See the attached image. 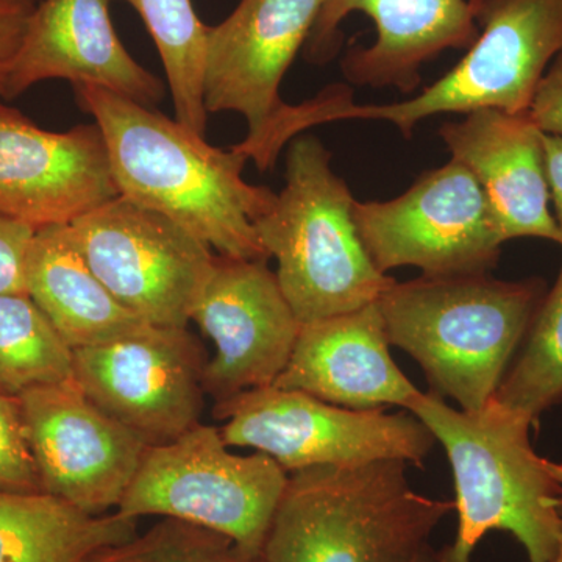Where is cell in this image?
Instances as JSON below:
<instances>
[{
	"label": "cell",
	"instance_id": "7",
	"mask_svg": "<svg viewBox=\"0 0 562 562\" xmlns=\"http://www.w3.org/2000/svg\"><path fill=\"white\" fill-rule=\"evenodd\" d=\"M228 449L220 427L205 424L149 447L116 513L199 525L261 554L290 473L269 454Z\"/></svg>",
	"mask_w": 562,
	"mask_h": 562
},
{
	"label": "cell",
	"instance_id": "18",
	"mask_svg": "<svg viewBox=\"0 0 562 562\" xmlns=\"http://www.w3.org/2000/svg\"><path fill=\"white\" fill-rule=\"evenodd\" d=\"M379 302L303 324L272 386L350 409L406 408L419 390L395 364Z\"/></svg>",
	"mask_w": 562,
	"mask_h": 562
},
{
	"label": "cell",
	"instance_id": "31",
	"mask_svg": "<svg viewBox=\"0 0 562 562\" xmlns=\"http://www.w3.org/2000/svg\"><path fill=\"white\" fill-rule=\"evenodd\" d=\"M543 147H546L550 202L553 203V216L557 221L558 232H560V243L558 244L562 247V136L543 133Z\"/></svg>",
	"mask_w": 562,
	"mask_h": 562
},
{
	"label": "cell",
	"instance_id": "24",
	"mask_svg": "<svg viewBox=\"0 0 562 562\" xmlns=\"http://www.w3.org/2000/svg\"><path fill=\"white\" fill-rule=\"evenodd\" d=\"M492 398L531 422L562 401V268Z\"/></svg>",
	"mask_w": 562,
	"mask_h": 562
},
{
	"label": "cell",
	"instance_id": "8",
	"mask_svg": "<svg viewBox=\"0 0 562 562\" xmlns=\"http://www.w3.org/2000/svg\"><path fill=\"white\" fill-rule=\"evenodd\" d=\"M228 447L269 454L288 473L382 460L424 468L436 439L408 409H350L297 390L266 386L216 403Z\"/></svg>",
	"mask_w": 562,
	"mask_h": 562
},
{
	"label": "cell",
	"instance_id": "29",
	"mask_svg": "<svg viewBox=\"0 0 562 562\" xmlns=\"http://www.w3.org/2000/svg\"><path fill=\"white\" fill-rule=\"evenodd\" d=\"M528 114L546 135L562 136V47L539 81Z\"/></svg>",
	"mask_w": 562,
	"mask_h": 562
},
{
	"label": "cell",
	"instance_id": "30",
	"mask_svg": "<svg viewBox=\"0 0 562 562\" xmlns=\"http://www.w3.org/2000/svg\"><path fill=\"white\" fill-rule=\"evenodd\" d=\"M33 9L18 0H0V98L14 58L24 41Z\"/></svg>",
	"mask_w": 562,
	"mask_h": 562
},
{
	"label": "cell",
	"instance_id": "3",
	"mask_svg": "<svg viewBox=\"0 0 562 562\" xmlns=\"http://www.w3.org/2000/svg\"><path fill=\"white\" fill-rule=\"evenodd\" d=\"M405 409L427 425L452 465L458 531L439 550V562H471L494 530L512 532L528 562H552L562 535V487L532 450V422L494 398L464 412L431 391H419Z\"/></svg>",
	"mask_w": 562,
	"mask_h": 562
},
{
	"label": "cell",
	"instance_id": "19",
	"mask_svg": "<svg viewBox=\"0 0 562 562\" xmlns=\"http://www.w3.org/2000/svg\"><path fill=\"white\" fill-rule=\"evenodd\" d=\"M366 14L375 41L342 60L344 77L357 87L409 94L425 63L447 49H469L479 36L471 0H373Z\"/></svg>",
	"mask_w": 562,
	"mask_h": 562
},
{
	"label": "cell",
	"instance_id": "10",
	"mask_svg": "<svg viewBox=\"0 0 562 562\" xmlns=\"http://www.w3.org/2000/svg\"><path fill=\"white\" fill-rule=\"evenodd\" d=\"M106 290L147 324L187 327L216 255L165 214L117 195L69 224Z\"/></svg>",
	"mask_w": 562,
	"mask_h": 562
},
{
	"label": "cell",
	"instance_id": "33",
	"mask_svg": "<svg viewBox=\"0 0 562 562\" xmlns=\"http://www.w3.org/2000/svg\"><path fill=\"white\" fill-rule=\"evenodd\" d=\"M547 469L552 473L553 479L557 480L558 483L561 484L562 487V464H558V462L547 461Z\"/></svg>",
	"mask_w": 562,
	"mask_h": 562
},
{
	"label": "cell",
	"instance_id": "16",
	"mask_svg": "<svg viewBox=\"0 0 562 562\" xmlns=\"http://www.w3.org/2000/svg\"><path fill=\"white\" fill-rule=\"evenodd\" d=\"M110 0H43L33 9L2 98L14 99L44 80H69L154 106L165 83L143 68L117 38Z\"/></svg>",
	"mask_w": 562,
	"mask_h": 562
},
{
	"label": "cell",
	"instance_id": "27",
	"mask_svg": "<svg viewBox=\"0 0 562 562\" xmlns=\"http://www.w3.org/2000/svg\"><path fill=\"white\" fill-rule=\"evenodd\" d=\"M372 2L373 0H324L319 16L303 47L306 60L313 65L330 63L342 46V22L357 11L368 13Z\"/></svg>",
	"mask_w": 562,
	"mask_h": 562
},
{
	"label": "cell",
	"instance_id": "34",
	"mask_svg": "<svg viewBox=\"0 0 562 562\" xmlns=\"http://www.w3.org/2000/svg\"><path fill=\"white\" fill-rule=\"evenodd\" d=\"M560 508H561V514H562V497L560 501ZM552 562H562V535H561L560 543H558L557 554H554Z\"/></svg>",
	"mask_w": 562,
	"mask_h": 562
},
{
	"label": "cell",
	"instance_id": "12",
	"mask_svg": "<svg viewBox=\"0 0 562 562\" xmlns=\"http://www.w3.org/2000/svg\"><path fill=\"white\" fill-rule=\"evenodd\" d=\"M324 0H241L206 32V113L241 114L247 136L233 149L268 171L266 147L288 103L280 85L305 47Z\"/></svg>",
	"mask_w": 562,
	"mask_h": 562
},
{
	"label": "cell",
	"instance_id": "6",
	"mask_svg": "<svg viewBox=\"0 0 562 562\" xmlns=\"http://www.w3.org/2000/svg\"><path fill=\"white\" fill-rule=\"evenodd\" d=\"M479 36L458 65L420 94L387 105H358L351 88L331 85L312 99L314 125L380 120L412 138L438 114L497 109L525 113L562 47V0H471Z\"/></svg>",
	"mask_w": 562,
	"mask_h": 562
},
{
	"label": "cell",
	"instance_id": "4",
	"mask_svg": "<svg viewBox=\"0 0 562 562\" xmlns=\"http://www.w3.org/2000/svg\"><path fill=\"white\" fill-rule=\"evenodd\" d=\"M454 502L413 490L406 462L291 472L262 543L265 562H409Z\"/></svg>",
	"mask_w": 562,
	"mask_h": 562
},
{
	"label": "cell",
	"instance_id": "21",
	"mask_svg": "<svg viewBox=\"0 0 562 562\" xmlns=\"http://www.w3.org/2000/svg\"><path fill=\"white\" fill-rule=\"evenodd\" d=\"M138 522L116 512L92 516L46 492L0 491V562H83L131 539Z\"/></svg>",
	"mask_w": 562,
	"mask_h": 562
},
{
	"label": "cell",
	"instance_id": "13",
	"mask_svg": "<svg viewBox=\"0 0 562 562\" xmlns=\"http://www.w3.org/2000/svg\"><path fill=\"white\" fill-rule=\"evenodd\" d=\"M18 398L41 490L92 516L116 512L149 446L74 380Z\"/></svg>",
	"mask_w": 562,
	"mask_h": 562
},
{
	"label": "cell",
	"instance_id": "35",
	"mask_svg": "<svg viewBox=\"0 0 562 562\" xmlns=\"http://www.w3.org/2000/svg\"><path fill=\"white\" fill-rule=\"evenodd\" d=\"M18 2L24 3V5L31 7V9L36 7V0H18Z\"/></svg>",
	"mask_w": 562,
	"mask_h": 562
},
{
	"label": "cell",
	"instance_id": "14",
	"mask_svg": "<svg viewBox=\"0 0 562 562\" xmlns=\"http://www.w3.org/2000/svg\"><path fill=\"white\" fill-rule=\"evenodd\" d=\"M191 321L213 341L203 390L221 403L272 386L290 362L302 324L268 260L214 258Z\"/></svg>",
	"mask_w": 562,
	"mask_h": 562
},
{
	"label": "cell",
	"instance_id": "22",
	"mask_svg": "<svg viewBox=\"0 0 562 562\" xmlns=\"http://www.w3.org/2000/svg\"><path fill=\"white\" fill-rule=\"evenodd\" d=\"M138 11L165 66L176 120L205 136L209 113L203 102L206 32L191 0H124Z\"/></svg>",
	"mask_w": 562,
	"mask_h": 562
},
{
	"label": "cell",
	"instance_id": "26",
	"mask_svg": "<svg viewBox=\"0 0 562 562\" xmlns=\"http://www.w3.org/2000/svg\"><path fill=\"white\" fill-rule=\"evenodd\" d=\"M0 491L43 492L18 395L0 392Z\"/></svg>",
	"mask_w": 562,
	"mask_h": 562
},
{
	"label": "cell",
	"instance_id": "32",
	"mask_svg": "<svg viewBox=\"0 0 562 562\" xmlns=\"http://www.w3.org/2000/svg\"><path fill=\"white\" fill-rule=\"evenodd\" d=\"M409 562H439V553L430 546L424 547Z\"/></svg>",
	"mask_w": 562,
	"mask_h": 562
},
{
	"label": "cell",
	"instance_id": "11",
	"mask_svg": "<svg viewBox=\"0 0 562 562\" xmlns=\"http://www.w3.org/2000/svg\"><path fill=\"white\" fill-rule=\"evenodd\" d=\"M74 382L149 447L201 424L206 361L187 327L138 333L72 350Z\"/></svg>",
	"mask_w": 562,
	"mask_h": 562
},
{
	"label": "cell",
	"instance_id": "9",
	"mask_svg": "<svg viewBox=\"0 0 562 562\" xmlns=\"http://www.w3.org/2000/svg\"><path fill=\"white\" fill-rule=\"evenodd\" d=\"M353 220L384 276L405 266L428 277L491 273L505 244L479 181L453 158L398 198L355 202Z\"/></svg>",
	"mask_w": 562,
	"mask_h": 562
},
{
	"label": "cell",
	"instance_id": "5",
	"mask_svg": "<svg viewBox=\"0 0 562 562\" xmlns=\"http://www.w3.org/2000/svg\"><path fill=\"white\" fill-rule=\"evenodd\" d=\"M355 202L316 136L291 139L283 190L254 227L279 262L281 291L302 325L371 305L395 281L362 246Z\"/></svg>",
	"mask_w": 562,
	"mask_h": 562
},
{
	"label": "cell",
	"instance_id": "25",
	"mask_svg": "<svg viewBox=\"0 0 562 562\" xmlns=\"http://www.w3.org/2000/svg\"><path fill=\"white\" fill-rule=\"evenodd\" d=\"M83 562H265L227 536L183 520L160 517L149 530L103 547Z\"/></svg>",
	"mask_w": 562,
	"mask_h": 562
},
{
	"label": "cell",
	"instance_id": "2",
	"mask_svg": "<svg viewBox=\"0 0 562 562\" xmlns=\"http://www.w3.org/2000/svg\"><path fill=\"white\" fill-rule=\"evenodd\" d=\"M547 291L539 277L422 276L394 281L376 302L387 341L417 361L430 391L479 412L501 386Z\"/></svg>",
	"mask_w": 562,
	"mask_h": 562
},
{
	"label": "cell",
	"instance_id": "15",
	"mask_svg": "<svg viewBox=\"0 0 562 562\" xmlns=\"http://www.w3.org/2000/svg\"><path fill=\"white\" fill-rule=\"evenodd\" d=\"M117 195L95 122L43 131L0 102V216L40 231L68 225Z\"/></svg>",
	"mask_w": 562,
	"mask_h": 562
},
{
	"label": "cell",
	"instance_id": "17",
	"mask_svg": "<svg viewBox=\"0 0 562 562\" xmlns=\"http://www.w3.org/2000/svg\"><path fill=\"white\" fill-rule=\"evenodd\" d=\"M439 128L453 160L472 172L490 202L502 241L560 243L550 211L543 133L528 111L482 109Z\"/></svg>",
	"mask_w": 562,
	"mask_h": 562
},
{
	"label": "cell",
	"instance_id": "1",
	"mask_svg": "<svg viewBox=\"0 0 562 562\" xmlns=\"http://www.w3.org/2000/svg\"><path fill=\"white\" fill-rule=\"evenodd\" d=\"M109 149L122 198L158 211L221 257L269 260L254 222L276 192L243 179L247 160L235 149L210 146L177 120L151 106L92 87H74Z\"/></svg>",
	"mask_w": 562,
	"mask_h": 562
},
{
	"label": "cell",
	"instance_id": "23",
	"mask_svg": "<svg viewBox=\"0 0 562 562\" xmlns=\"http://www.w3.org/2000/svg\"><path fill=\"white\" fill-rule=\"evenodd\" d=\"M72 380V349L31 295L0 294V392Z\"/></svg>",
	"mask_w": 562,
	"mask_h": 562
},
{
	"label": "cell",
	"instance_id": "20",
	"mask_svg": "<svg viewBox=\"0 0 562 562\" xmlns=\"http://www.w3.org/2000/svg\"><path fill=\"white\" fill-rule=\"evenodd\" d=\"M27 294L70 349L99 346L144 330L140 319L91 271L68 225H49L33 236Z\"/></svg>",
	"mask_w": 562,
	"mask_h": 562
},
{
	"label": "cell",
	"instance_id": "28",
	"mask_svg": "<svg viewBox=\"0 0 562 562\" xmlns=\"http://www.w3.org/2000/svg\"><path fill=\"white\" fill-rule=\"evenodd\" d=\"M35 232L24 222L0 216V294H27V258Z\"/></svg>",
	"mask_w": 562,
	"mask_h": 562
}]
</instances>
